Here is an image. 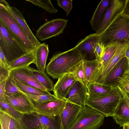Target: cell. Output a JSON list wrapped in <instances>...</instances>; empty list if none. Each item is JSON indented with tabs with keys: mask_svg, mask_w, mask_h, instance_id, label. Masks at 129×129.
Segmentation results:
<instances>
[{
	"mask_svg": "<svg viewBox=\"0 0 129 129\" xmlns=\"http://www.w3.org/2000/svg\"></svg>",
	"mask_w": 129,
	"mask_h": 129,
	"instance_id": "obj_49",
	"label": "cell"
},
{
	"mask_svg": "<svg viewBox=\"0 0 129 129\" xmlns=\"http://www.w3.org/2000/svg\"><path fill=\"white\" fill-rule=\"evenodd\" d=\"M122 13L129 17V0H126L125 3Z\"/></svg>",
	"mask_w": 129,
	"mask_h": 129,
	"instance_id": "obj_41",
	"label": "cell"
},
{
	"mask_svg": "<svg viewBox=\"0 0 129 129\" xmlns=\"http://www.w3.org/2000/svg\"><path fill=\"white\" fill-rule=\"evenodd\" d=\"M42 126L43 127L44 129H49L47 127L44 126Z\"/></svg>",
	"mask_w": 129,
	"mask_h": 129,
	"instance_id": "obj_47",
	"label": "cell"
},
{
	"mask_svg": "<svg viewBox=\"0 0 129 129\" xmlns=\"http://www.w3.org/2000/svg\"><path fill=\"white\" fill-rule=\"evenodd\" d=\"M34 105L40 104L50 101L58 99L54 95L51 94L41 95H34L26 94Z\"/></svg>",
	"mask_w": 129,
	"mask_h": 129,
	"instance_id": "obj_32",
	"label": "cell"
},
{
	"mask_svg": "<svg viewBox=\"0 0 129 129\" xmlns=\"http://www.w3.org/2000/svg\"><path fill=\"white\" fill-rule=\"evenodd\" d=\"M121 42H115L110 44L105 47V51L103 56L101 59H98L99 67L97 73L112 57Z\"/></svg>",
	"mask_w": 129,
	"mask_h": 129,
	"instance_id": "obj_26",
	"label": "cell"
},
{
	"mask_svg": "<svg viewBox=\"0 0 129 129\" xmlns=\"http://www.w3.org/2000/svg\"><path fill=\"white\" fill-rule=\"evenodd\" d=\"M105 117L101 112L86 106L82 108L69 129H98L103 124Z\"/></svg>",
	"mask_w": 129,
	"mask_h": 129,
	"instance_id": "obj_6",
	"label": "cell"
},
{
	"mask_svg": "<svg viewBox=\"0 0 129 129\" xmlns=\"http://www.w3.org/2000/svg\"><path fill=\"white\" fill-rule=\"evenodd\" d=\"M112 86L96 82L88 84V93L87 99L98 98L106 95L112 90Z\"/></svg>",
	"mask_w": 129,
	"mask_h": 129,
	"instance_id": "obj_22",
	"label": "cell"
},
{
	"mask_svg": "<svg viewBox=\"0 0 129 129\" xmlns=\"http://www.w3.org/2000/svg\"><path fill=\"white\" fill-rule=\"evenodd\" d=\"M0 21L20 45L29 52L34 51L36 46L29 40L24 30L11 14L0 6Z\"/></svg>",
	"mask_w": 129,
	"mask_h": 129,
	"instance_id": "obj_3",
	"label": "cell"
},
{
	"mask_svg": "<svg viewBox=\"0 0 129 129\" xmlns=\"http://www.w3.org/2000/svg\"><path fill=\"white\" fill-rule=\"evenodd\" d=\"M82 108L67 101L63 111L60 116L62 129H69L76 120Z\"/></svg>",
	"mask_w": 129,
	"mask_h": 129,
	"instance_id": "obj_19",
	"label": "cell"
},
{
	"mask_svg": "<svg viewBox=\"0 0 129 129\" xmlns=\"http://www.w3.org/2000/svg\"><path fill=\"white\" fill-rule=\"evenodd\" d=\"M40 7L50 13H55L58 10L54 7L51 1L47 0H26Z\"/></svg>",
	"mask_w": 129,
	"mask_h": 129,
	"instance_id": "obj_31",
	"label": "cell"
},
{
	"mask_svg": "<svg viewBox=\"0 0 129 129\" xmlns=\"http://www.w3.org/2000/svg\"><path fill=\"white\" fill-rule=\"evenodd\" d=\"M123 95L118 86L113 87L112 90L104 96L87 99L86 106L99 112L105 117L112 116Z\"/></svg>",
	"mask_w": 129,
	"mask_h": 129,
	"instance_id": "obj_4",
	"label": "cell"
},
{
	"mask_svg": "<svg viewBox=\"0 0 129 129\" xmlns=\"http://www.w3.org/2000/svg\"><path fill=\"white\" fill-rule=\"evenodd\" d=\"M111 1L109 0H102L98 4L90 21L92 29L96 32L101 24Z\"/></svg>",
	"mask_w": 129,
	"mask_h": 129,
	"instance_id": "obj_21",
	"label": "cell"
},
{
	"mask_svg": "<svg viewBox=\"0 0 129 129\" xmlns=\"http://www.w3.org/2000/svg\"><path fill=\"white\" fill-rule=\"evenodd\" d=\"M6 80L0 83V100L7 103L5 90Z\"/></svg>",
	"mask_w": 129,
	"mask_h": 129,
	"instance_id": "obj_39",
	"label": "cell"
},
{
	"mask_svg": "<svg viewBox=\"0 0 129 129\" xmlns=\"http://www.w3.org/2000/svg\"><path fill=\"white\" fill-rule=\"evenodd\" d=\"M105 47L99 41L97 42L95 48V53L97 59H101L103 56L105 51Z\"/></svg>",
	"mask_w": 129,
	"mask_h": 129,
	"instance_id": "obj_36",
	"label": "cell"
},
{
	"mask_svg": "<svg viewBox=\"0 0 129 129\" xmlns=\"http://www.w3.org/2000/svg\"><path fill=\"white\" fill-rule=\"evenodd\" d=\"M77 80L71 73L66 74L58 79L54 85V95L58 99L66 100V97L71 87Z\"/></svg>",
	"mask_w": 129,
	"mask_h": 129,
	"instance_id": "obj_17",
	"label": "cell"
},
{
	"mask_svg": "<svg viewBox=\"0 0 129 129\" xmlns=\"http://www.w3.org/2000/svg\"><path fill=\"white\" fill-rule=\"evenodd\" d=\"M12 79L17 87L25 94L34 95H41L51 94L47 91L23 84Z\"/></svg>",
	"mask_w": 129,
	"mask_h": 129,
	"instance_id": "obj_28",
	"label": "cell"
},
{
	"mask_svg": "<svg viewBox=\"0 0 129 129\" xmlns=\"http://www.w3.org/2000/svg\"><path fill=\"white\" fill-rule=\"evenodd\" d=\"M129 43L121 42L114 54L106 64L98 72L94 82L102 84L107 75L118 62L125 57V53Z\"/></svg>",
	"mask_w": 129,
	"mask_h": 129,
	"instance_id": "obj_11",
	"label": "cell"
},
{
	"mask_svg": "<svg viewBox=\"0 0 129 129\" xmlns=\"http://www.w3.org/2000/svg\"><path fill=\"white\" fill-rule=\"evenodd\" d=\"M77 80L87 88L88 84L85 72L83 60L77 65L71 72Z\"/></svg>",
	"mask_w": 129,
	"mask_h": 129,
	"instance_id": "obj_29",
	"label": "cell"
},
{
	"mask_svg": "<svg viewBox=\"0 0 129 129\" xmlns=\"http://www.w3.org/2000/svg\"><path fill=\"white\" fill-rule=\"evenodd\" d=\"M34 52L36 59L35 64L37 70L45 72L49 52L48 45L45 43L41 44L36 47Z\"/></svg>",
	"mask_w": 129,
	"mask_h": 129,
	"instance_id": "obj_23",
	"label": "cell"
},
{
	"mask_svg": "<svg viewBox=\"0 0 129 129\" xmlns=\"http://www.w3.org/2000/svg\"><path fill=\"white\" fill-rule=\"evenodd\" d=\"M0 111L8 114L12 117L20 121L24 114L17 111L7 103L0 100Z\"/></svg>",
	"mask_w": 129,
	"mask_h": 129,
	"instance_id": "obj_30",
	"label": "cell"
},
{
	"mask_svg": "<svg viewBox=\"0 0 129 129\" xmlns=\"http://www.w3.org/2000/svg\"><path fill=\"white\" fill-rule=\"evenodd\" d=\"M0 48L9 64L15 59L29 52L13 38L0 21Z\"/></svg>",
	"mask_w": 129,
	"mask_h": 129,
	"instance_id": "obj_5",
	"label": "cell"
},
{
	"mask_svg": "<svg viewBox=\"0 0 129 129\" xmlns=\"http://www.w3.org/2000/svg\"><path fill=\"white\" fill-rule=\"evenodd\" d=\"M126 0H112L107 9L101 24L95 33L99 35L103 32L119 14L123 11Z\"/></svg>",
	"mask_w": 129,
	"mask_h": 129,
	"instance_id": "obj_14",
	"label": "cell"
},
{
	"mask_svg": "<svg viewBox=\"0 0 129 129\" xmlns=\"http://www.w3.org/2000/svg\"><path fill=\"white\" fill-rule=\"evenodd\" d=\"M57 5L63 8L66 11L67 15H68L72 9V0H57Z\"/></svg>",
	"mask_w": 129,
	"mask_h": 129,
	"instance_id": "obj_35",
	"label": "cell"
},
{
	"mask_svg": "<svg viewBox=\"0 0 129 129\" xmlns=\"http://www.w3.org/2000/svg\"><path fill=\"white\" fill-rule=\"evenodd\" d=\"M35 129H44V128L42 126H40Z\"/></svg>",
	"mask_w": 129,
	"mask_h": 129,
	"instance_id": "obj_46",
	"label": "cell"
},
{
	"mask_svg": "<svg viewBox=\"0 0 129 129\" xmlns=\"http://www.w3.org/2000/svg\"><path fill=\"white\" fill-rule=\"evenodd\" d=\"M125 57L129 61V45L126 50L125 53Z\"/></svg>",
	"mask_w": 129,
	"mask_h": 129,
	"instance_id": "obj_44",
	"label": "cell"
},
{
	"mask_svg": "<svg viewBox=\"0 0 129 129\" xmlns=\"http://www.w3.org/2000/svg\"><path fill=\"white\" fill-rule=\"evenodd\" d=\"M112 117L120 127L129 122V107L123 97L115 109Z\"/></svg>",
	"mask_w": 129,
	"mask_h": 129,
	"instance_id": "obj_20",
	"label": "cell"
},
{
	"mask_svg": "<svg viewBox=\"0 0 129 129\" xmlns=\"http://www.w3.org/2000/svg\"><path fill=\"white\" fill-rule=\"evenodd\" d=\"M9 129H25L20 121L11 117L9 122Z\"/></svg>",
	"mask_w": 129,
	"mask_h": 129,
	"instance_id": "obj_37",
	"label": "cell"
},
{
	"mask_svg": "<svg viewBox=\"0 0 129 129\" xmlns=\"http://www.w3.org/2000/svg\"><path fill=\"white\" fill-rule=\"evenodd\" d=\"M31 68L28 66L13 70L11 71L10 76L14 80L23 84L47 91L34 76Z\"/></svg>",
	"mask_w": 129,
	"mask_h": 129,
	"instance_id": "obj_13",
	"label": "cell"
},
{
	"mask_svg": "<svg viewBox=\"0 0 129 129\" xmlns=\"http://www.w3.org/2000/svg\"><path fill=\"white\" fill-rule=\"evenodd\" d=\"M68 20L58 18L46 22L36 31V37L43 41L62 34L66 26Z\"/></svg>",
	"mask_w": 129,
	"mask_h": 129,
	"instance_id": "obj_8",
	"label": "cell"
},
{
	"mask_svg": "<svg viewBox=\"0 0 129 129\" xmlns=\"http://www.w3.org/2000/svg\"><path fill=\"white\" fill-rule=\"evenodd\" d=\"M9 64L2 50L0 48V66L7 69Z\"/></svg>",
	"mask_w": 129,
	"mask_h": 129,
	"instance_id": "obj_40",
	"label": "cell"
},
{
	"mask_svg": "<svg viewBox=\"0 0 129 129\" xmlns=\"http://www.w3.org/2000/svg\"><path fill=\"white\" fill-rule=\"evenodd\" d=\"M99 36L105 47L115 42L129 43V17L119 13Z\"/></svg>",
	"mask_w": 129,
	"mask_h": 129,
	"instance_id": "obj_2",
	"label": "cell"
},
{
	"mask_svg": "<svg viewBox=\"0 0 129 129\" xmlns=\"http://www.w3.org/2000/svg\"><path fill=\"white\" fill-rule=\"evenodd\" d=\"M67 100L59 99L48 101L40 104L35 105L37 113L55 119L60 116L65 108Z\"/></svg>",
	"mask_w": 129,
	"mask_h": 129,
	"instance_id": "obj_10",
	"label": "cell"
},
{
	"mask_svg": "<svg viewBox=\"0 0 129 129\" xmlns=\"http://www.w3.org/2000/svg\"><path fill=\"white\" fill-rule=\"evenodd\" d=\"M123 129H129V126L127 124L123 126Z\"/></svg>",
	"mask_w": 129,
	"mask_h": 129,
	"instance_id": "obj_45",
	"label": "cell"
},
{
	"mask_svg": "<svg viewBox=\"0 0 129 129\" xmlns=\"http://www.w3.org/2000/svg\"><path fill=\"white\" fill-rule=\"evenodd\" d=\"M0 6L5 8L11 14L24 30L29 40L37 47L41 44L31 31L20 11L16 7L10 6L5 0H0Z\"/></svg>",
	"mask_w": 129,
	"mask_h": 129,
	"instance_id": "obj_15",
	"label": "cell"
},
{
	"mask_svg": "<svg viewBox=\"0 0 129 129\" xmlns=\"http://www.w3.org/2000/svg\"><path fill=\"white\" fill-rule=\"evenodd\" d=\"M5 90L6 95H10L17 92L24 93L16 85L10 76L6 80Z\"/></svg>",
	"mask_w": 129,
	"mask_h": 129,
	"instance_id": "obj_33",
	"label": "cell"
},
{
	"mask_svg": "<svg viewBox=\"0 0 129 129\" xmlns=\"http://www.w3.org/2000/svg\"><path fill=\"white\" fill-rule=\"evenodd\" d=\"M88 93L87 87L77 80L71 87L66 97L67 101L83 108L86 106Z\"/></svg>",
	"mask_w": 129,
	"mask_h": 129,
	"instance_id": "obj_18",
	"label": "cell"
},
{
	"mask_svg": "<svg viewBox=\"0 0 129 129\" xmlns=\"http://www.w3.org/2000/svg\"><path fill=\"white\" fill-rule=\"evenodd\" d=\"M6 98L9 105L21 114H30L35 112L34 105L25 94L17 92L6 95Z\"/></svg>",
	"mask_w": 129,
	"mask_h": 129,
	"instance_id": "obj_9",
	"label": "cell"
},
{
	"mask_svg": "<svg viewBox=\"0 0 129 129\" xmlns=\"http://www.w3.org/2000/svg\"><path fill=\"white\" fill-rule=\"evenodd\" d=\"M30 69L34 76L47 91L53 90L54 86L53 82L45 72L32 68Z\"/></svg>",
	"mask_w": 129,
	"mask_h": 129,
	"instance_id": "obj_27",
	"label": "cell"
},
{
	"mask_svg": "<svg viewBox=\"0 0 129 129\" xmlns=\"http://www.w3.org/2000/svg\"><path fill=\"white\" fill-rule=\"evenodd\" d=\"M129 126V122L127 124Z\"/></svg>",
	"mask_w": 129,
	"mask_h": 129,
	"instance_id": "obj_48",
	"label": "cell"
},
{
	"mask_svg": "<svg viewBox=\"0 0 129 129\" xmlns=\"http://www.w3.org/2000/svg\"><path fill=\"white\" fill-rule=\"evenodd\" d=\"M99 40V35L95 33L90 34L80 40L74 47L83 56L84 59L94 60L97 59L95 48Z\"/></svg>",
	"mask_w": 129,
	"mask_h": 129,
	"instance_id": "obj_12",
	"label": "cell"
},
{
	"mask_svg": "<svg viewBox=\"0 0 129 129\" xmlns=\"http://www.w3.org/2000/svg\"><path fill=\"white\" fill-rule=\"evenodd\" d=\"M123 77L129 82V69L124 74Z\"/></svg>",
	"mask_w": 129,
	"mask_h": 129,
	"instance_id": "obj_43",
	"label": "cell"
},
{
	"mask_svg": "<svg viewBox=\"0 0 129 129\" xmlns=\"http://www.w3.org/2000/svg\"><path fill=\"white\" fill-rule=\"evenodd\" d=\"M129 69V60L124 57L111 70L102 84L110 85L113 87L118 86L119 79L122 77Z\"/></svg>",
	"mask_w": 129,
	"mask_h": 129,
	"instance_id": "obj_16",
	"label": "cell"
},
{
	"mask_svg": "<svg viewBox=\"0 0 129 129\" xmlns=\"http://www.w3.org/2000/svg\"><path fill=\"white\" fill-rule=\"evenodd\" d=\"M35 61L34 52H28L9 63L7 69L11 71L16 69L28 67L31 63L35 64Z\"/></svg>",
	"mask_w": 129,
	"mask_h": 129,
	"instance_id": "obj_24",
	"label": "cell"
},
{
	"mask_svg": "<svg viewBox=\"0 0 129 129\" xmlns=\"http://www.w3.org/2000/svg\"><path fill=\"white\" fill-rule=\"evenodd\" d=\"M83 62L88 84L94 82L98 69V59L91 61L84 59Z\"/></svg>",
	"mask_w": 129,
	"mask_h": 129,
	"instance_id": "obj_25",
	"label": "cell"
},
{
	"mask_svg": "<svg viewBox=\"0 0 129 129\" xmlns=\"http://www.w3.org/2000/svg\"><path fill=\"white\" fill-rule=\"evenodd\" d=\"M84 59L83 56L75 47L53 55L47 66L46 72L54 79L70 73L75 67Z\"/></svg>",
	"mask_w": 129,
	"mask_h": 129,
	"instance_id": "obj_1",
	"label": "cell"
},
{
	"mask_svg": "<svg viewBox=\"0 0 129 129\" xmlns=\"http://www.w3.org/2000/svg\"><path fill=\"white\" fill-rule=\"evenodd\" d=\"M121 92L123 97L125 100L127 104L129 107V92H126L118 86Z\"/></svg>",
	"mask_w": 129,
	"mask_h": 129,
	"instance_id": "obj_42",
	"label": "cell"
},
{
	"mask_svg": "<svg viewBox=\"0 0 129 129\" xmlns=\"http://www.w3.org/2000/svg\"><path fill=\"white\" fill-rule=\"evenodd\" d=\"M20 121L25 129H35L42 126L49 129H62L59 116L53 119L34 112L24 114Z\"/></svg>",
	"mask_w": 129,
	"mask_h": 129,
	"instance_id": "obj_7",
	"label": "cell"
},
{
	"mask_svg": "<svg viewBox=\"0 0 129 129\" xmlns=\"http://www.w3.org/2000/svg\"><path fill=\"white\" fill-rule=\"evenodd\" d=\"M11 116L0 111V129H9V122Z\"/></svg>",
	"mask_w": 129,
	"mask_h": 129,
	"instance_id": "obj_34",
	"label": "cell"
},
{
	"mask_svg": "<svg viewBox=\"0 0 129 129\" xmlns=\"http://www.w3.org/2000/svg\"><path fill=\"white\" fill-rule=\"evenodd\" d=\"M11 71L0 66V83L6 80L10 76Z\"/></svg>",
	"mask_w": 129,
	"mask_h": 129,
	"instance_id": "obj_38",
	"label": "cell"
}]
</instances>
